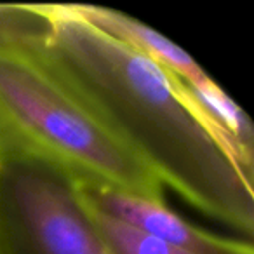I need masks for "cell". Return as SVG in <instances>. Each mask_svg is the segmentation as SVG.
Returning <instances> with one entry per match:
<instances>
[{
    "mask_svg": "<svg viewBox=\"0 0 254 254\" xmlns=\"http://www.w3.org/2000/svg\"><path fill=\"white\" fill-rule=\"evenodd\" d=\"M71 7L80 18L101 30L103 33L119 40L134 53L152 60L153 63L160 64L187 84L198 85L211 78L190 54L185 53L181 47H178L169 39L160 35L155 28H150L139 19L113 9L98 7V5L71 4Z\"/></svg>",
    "mask_w": 254,
    "mask_h": 254,
    "instance_id": "5b68a950",
    "label": "cell"
},
{
    "mask_svg": "<svg viewBox=\"0 0 254 254\" xmlns=\"http://www.w3.org/2000/svg\"><path fill=\"white\" fill-rule=\"evenodd\" d=\"M80 202L91 218L92 225L96 226L101 239L105 240L113 254H195L180 246L148 235L113 216L105 214L99 209L85 204L84 200Z\"/></svg>",
    "mask_w": 254,
    "mask_h": 254,
    "instance_id": "8992f818",
    "label": "cell"
},
{
    "mask_svg": "<svg viewBox=\"0 0 254 254\" xmlns=\"http://www.w3.org/2000/svg\"><path fill=\"white\" fill-rule=\"evenodd\" d=\"M0 254H113L71 180L0 138Z\"/></svg>",
    "mask_w": 254,
    "mask_h": 254,
    "instance_id": "3957f363",
    "label": "cell"
},
{
    "mask_svg": "<svg viewBox=\"0 0 254 254\" xmlns=\"http://www.w3.org/2000/svg\"><path fill=\"white\" fill-rule=\"evenodd\" d=\"M188 87L191 89V92L198 99V103L207 110L212 120L233 141L239 143L242 148L254 152V132L251 120L242 112V108L219 87V84H216L212 78H209L207 82L198 85L188 84Z\"/></svg>",
    "mask_w": 254,
    "mask_h": 254,
    "instance_id": "52a82bcc",
    "label": "cell"
},
{
    "mask_svg": "<svg viewBox=\"0 0 254 254\" xmlns=\"http://www.w3.org/2000/svg\"><path fill=\"white\" fill-rule=\"evenodd\" d=\"M80 200L141 232L195 254H254L253 240L223 237L191 225L167 205L138 195L75 181Z\"/></svg>",
    "mask_w": 254,
    "mask_h": 254,
    "instance_id": "277c9868",
    "label": "cell"
},
{
    "mask_svg": "<svg viewBox=\"0 0 254 254\" xmlns=\"http://www.w3.org/2000/svg\"><path fill=\"white\" fill-rule=\"evenodd\" d=\"M0 35L193 209L251 240L254 152L212 120L185 80L103 33L71 4L0 5Z\"/></svg>",
    "mask_w": 254,
    "mask_h": 254,
    "instance_id": "6da1fadb",
    "label": "cell"
},
{
    "mask_svg": "<svg viewBox=\"0 0 254 254\" xmlns=\"http://www.w3.org/2000/svg\"><path fill=\"white\" fill-rule=\"evenodd\" d=\"M0 138L78 183L167 202L157 176L127 152L21 47L0 35Z\"/></svg>",
    "mask_w": 254,
    "mask_h": 254,
    "instance_id": "7a4b0ae2",
    "label": "cell"
}]
</instances>
